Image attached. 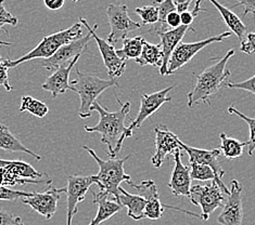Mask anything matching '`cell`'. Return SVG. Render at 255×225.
Returning a JSON list of instances; mask_svg holds the SVG:
<instances>
[{"mask_svg": "<svg viewBox=\"0 0 255 225\" xmlns=\"http://www.w3.org/2000/svg\"><path fill=\"white\" fill-rule=\"evenodd\" d=\"M225 87L230 88V89H241L255 95V75L252 76L251 78L247 79L245 81H240V82L226 81Z\"/></svg>", "mask_w": 255, "mask_h": 225, "instance_id": "cell-34", "label": "cell"}, {"mask_svg": "<svg viewBox=\"0 0 255 225\" xmlns=\"http://www.w3.org/2000/svg\"><path fill=\"white\" fill-rule=\"evenodd\" d=\"M5 24H9L11 26H16L19 24V19L16 16L12 15L10 12L5 9L4 4H3V0H0V30L3 27ZM1 45H10L9 42H4V41H0V46Z\"/></svg>", "mask_w": 255, "mask_h": 225, "instance_id": "cell-33", "label": "cell"}, {"mask_svg": "<svg viewBox=\"0 0 255 225\" xmlns=\"http://www.w3.org/2000/svg\"><path fill=\"white\" fill-rule=\"evenodd\" d=\"M83 149L87 150L89 155L97 161L99 166V172L95 176V184L98 185L99 192L105 193L109 196H113L115 202H118L120 196V187L123 182H130V175L125 173L124 163L129 159L131 155H127L124 158L110 157V159L103 160L96 154V151L84 145Z\"/></svg>", "mask_w": 255, "mask_h": 225, "instance_id": "cell-3", "label": "cell"}, {"mask_svg": "<svg viewBox=\"0 0 255 225\" xmlns=\"http://www.w3.org/2000/svg\"><path fill=\"white\" fill-rule=\"evenodd\" d=\"M93 203L98 205V211L89 225H100L122 210V206L115 200L109 199V195L105 193L93 192Z\"/></svg>", "mask_w": 255, "mask_h": 225, "instance_id": "cell-21", "label": "cell"}, {"mask_svg": "<svg viewBox=\"0 0 255 225\" xmlns=\"http://www.w3.org/2000/svg\"><path fill=\"white\" fill-rule=\"evenodd\" d=\"M235 53L234 49L229 50L216 63L206 68L200 75H197V82L187 95L188 106L193 108L201 103L211 105V96L216 94L225 86L227 78L230 76L227 63Z\"/></svg>", "mask_w": 255, "mask_h": 225, "instance_id": "cell-2", "label": "cell"}, {"mask_svg": "<svg viewBox=\"0 0 255 225\" xmlns=\"http://www.w3.org/2000/svg\"><path fill=\"white\" fill-rule=\"evenodd\" d=\"M0 167L20 179L26 180H40L45 176V173L39 172L29 163L22 160H5L0 159Z\"/></svg>", "mask_w": 255, "mask_h": 225, "instance_id": "cell-24", "label": "cell"}, {"mask_svg": "<svg viewBox=\"0 0 255 225\" xmlns=\"http://www.w3.org/2000/svg\"><path fill=\"white\" fill-rule=\"evenodd\" d=\"M95 184L94 175H68L66 186V225H72L73 218L77 214V206L82 203L89 191L90 186Z\"/></svg>", "mask_w": 255, "mask_h": 225, "instance_id": "cell-9", "label": "cell"}, {"mask_svg": "<svg viewBox=\"0 0 255 225\" xmlns=\"http://www.w3.org/2000/svg\"><path fill=\"white\" fill-rule=\"evenodd\" d=\"M117 100L121 104V108L117 112H109L107 108L101 106L98 101H96L92 106V112L99 114L98 124L94 127H84L87 132L100 133L101 142L107 145L110 157H117L125 140L132 137V132L125 126V119L130 112V103H122L118 98Z\"/></svg>", "mask_w": 255, "mask_h": 225, "instance_id": "cell-1", "label": "cell"}, {"mask_svg": "<svg viewBox=\"0 0 255 225\" xmlns=\"http://www.w3.org/2000/svg\"><path fill=\"white\" fill-rule=\"evenodd\" d=\"M191 180L194 181H213L218 178L214 170L206 165H198V163H189ZM223 180V179H221Z\"/></svg>", "mask_w": 255, "mask_h": 225, "instance_id": "cell-30", "label": "cell"}, {"mask_svg": "<svg viewBox=\"0 0 255 225\" xmlns=\"http://www.w3.org/2000/svg\"><path fill=\"white\" fill-rule=\"evenodd\" d=\"M228 114L237 115V116L244 119L249 126V129H250V140L248 141V147H249V156H254L255 155V118L248 117L246 115L242 114L240 111H238L236 107L230 106L228 108Z\"/></svg>", "mask_w": 255, "mask_h": 225, "instance_id": "cell-31", "label": "cell"}, {"mask_svg": "<svg viewBox=\"0 0 255 225\" xmlns=\"http://www.w3.org/2000/svg\"><path fill=\"white\" fill-rule=\"evenodd\" d=\"M76 79L70 82L72 91H74L81 99V105L78 108V116L82 119L92 117V106L97 98L109 88L118 87L117 79H102L92 74L82 73L76 69Z\"/></svg>", "mask_w": 255, "mask_h": 225, "instance_id": "cell-5", "label": "cell"}, {"mask_svg": "<svg viewBox=\"0 0 255 225\" xmlns=\"http://www.w3.org/2000/svg\"><path fill=\"white\" fill-rule=\"evenodd\" d=\"M155 133V151L151 157V162L154 168H160L169 155H174L177 150H181L179 147V139L165 125H160L154 128Z\"/></svg>", "mask_w": 255, "mask_h": 225, "instance_id": "cell-15", "label": "cell"}, {"mask_svg": "<svg viewBox=\"0 0 255 225\" xmlns=\"http://www.w3.org/2000/svg\"><path fill=\"white\" fill-rule=\"evenodd\" d=\"M144 38L141 36H137V37L132 38H125L123 40V47L122 49L117 50L118 56L123 59L124 61L127 60H137L140 57L142 47L144 44Z\"/></svg>", "mask_w": 255, "mask_h": 225, "instance_id": "cell-28", "label": "cell"}, {"mask_svg": "<svg viewBox=\"0 0 255 225\" xmlns=\"http://www.w3.org/2000/svg\"><path fill=\"white\" fill-rule=\"evenodd\" d=\"M165 23H166V26L168 28H177L181 25V20H180V13H178L177 11H174V12H171L167 16H166V20H165Z\"/></svg>", "mask_w": 255, "mask_h": 225, "instance_id": "cell-39", "label": "cell"}, {"mask_svg": "<svg viewBox=\"0 0 255 225\" xmlns=\"http://www.w3.org/2000/svg\"><path fill=\"white\" fill-rule=\"evenodd\" d=\"M180 149L185 150L187 155L189 156V163H198V165H206L211 167L214 170V172L218 178L223 179L225 175L224 169L220 162V156L222 154L221 150H200L189 147V145L181 142L180 140L178 141Z\"/></svg>", "mask_w": 255, "mask_h": 225, "instance_id": "cell-19", "label": "cell"}, {"mask_svg": "<svg viewBox=\"0 0 255 225\" xmlns=\"http://www.w3.org/2000/svg\"><path fill=\"white\" fill-rule=\"evenodd\" d=\"M236 7H242V15L246 16L249 13H252L255 15V0H238V2L233 5V8Z\"/></svg>", "mask_w": 255, "mask_h": 225, "instance_id": "cell-38", "label": "cell"}, {"mask_svg": "<svg viewBox=\"0 0 255 225\" xmlns=\"http://www.w3.org/2000/svg\"><path fill=\"white\" fill-rule=\"evenodd\" d=\"M224 193L228 195L229 191L227 186L224 184L223 180L215 179L206 185H192L190 188V202L200 207L202 211L201 217L202 221L209 220V218L213 212L223 207L225 204Z\"/></svg>", "mask_w": 255, "mask_h": 225, "instance_id": "cell-6", "label": "cell"}, {"mask_svg": "<svg viewBox=\"0 0 255 225\" xmlns=\"http://www.w3.org/2000/svg\"><path fill=\"white\" fill-rule=\"evenodd\" d=\"M92 38V34L88 33L86 36H83L68 45L62 46L51 58L42 61L41 65L47 71H57L61 66L72 62L76 57H81L82 53L87 50V46Z\"/></svg>", "mask_w": 255, "mask_h": 225, "instance_id": "cell-13", "label": "cell"}, {"mask_svg": "<svg viewBox=\"0 0 255 225\" xmlns=\"http://www.w3.org/2000/svg\"><path fill=\"white\" fill-rule=\"evenodd\" d=\"M174 89V86H169L167 88H164L163 90L156 91L154 93L151 94H141L140 98V108L137 117L131 120L130 125L127 127L128 130L133 132V130H137L140 127L145 119L152 116V115L159 111V108L165 104L167 102L172 101V96L169 95V92Z\"/></svg>", "mask_w": 255, "mask_h": 225, "instance_id": "cell-14", "label": "cell"}, {"mask_svg": "<svg viewBox=\"0 0 255 225\" xmlns=\"http://www.w3.org/2000/svg\"><path fill=\"white\" fill-rule=\"evenodd\" d=\"M20 113L28 112L29 114L38 118H44L49 113V107L46 103L32 98L31 95H23L21 99V105L19 108Z\"/></svg>", "mask_w": 255, "mask_h": 225, "instance_id": "cell-29", "label": "cell"}, {"mask_svg": "<svg viewBox=\"0 0 255 225\" xmlns=\"http://www.w3.org/2000/svg\"><path fill=\"white\" fill-rule=\"evenodd\" d=\"M80 58L81 57H76L72 62L61 66L57 71H54L53 74L48 77L46 81L41 84V88L45 91L50 92L52 98H57L58 95L65 93L68 90H72L69 79L73 68L76 65Z\"/></svg>", "mask_w": 255, "mask_h": 225, "instance_id": "cell-20", "label": "cell"}, {"mask_svg": "<svg viewBox=\"0 0 255 225\" xmlns=\"http://www.w3.org/2000/svg\"><path fill=\"white\" fill-rule=\"evenodd\" d=\"M188 30H193L191 26H186V25H180L177 28L168 29L165 32H157L156 35L161 38V49L163 53V64L160 68V74L162 76H165L167 74V68H168V62L169 59H171L174 50L176 49L183 38L185 37L186 33Z\"/></svg>", "mask_w": 255, "mask_h": 225, "instance_id": "cell-18", "label": "cell"}, {"mask_svg": "<svg viewBox=\"0 0 255 225\" xmlns=\"http://www.w3.org/2000/svg\"><path fill=\"white\" fill-rule=\"evenodd\" d=\"M78 1V0H73V2H77Z\"/></svg>", "mask_w": 255, "mask_h": 225, "instance_id": "cell-42", "label": "cell"}, {"mask_svg": "<svg viewBox=\"0 0 255 225\" xmlns=\"http://www.w3.org/2000/svg\"><path fill=\"white\" fill-rule=\"evenodd\" d=\"M174 156V168L167 186L175 196H186L189 198L191 188L190 167L185 166L181 161V150H177Z\"/></svg>", "mask_w": 255, "mask_h": 225, "instance_id": "cell-17", "label": "cell"}, {"mask_svg": "<svg viewBox=\"0 0 255 225\" xmlns=\"http://www.w3.org/2000/svg\"><path fill=\"white\" fill-rule=\"evenodd\" d=\"M118 203L127 208V216L135 221H140L144 219V209L147 202L140 195L129 194L126 190L121 186L120 187V196Z\"/></svg>", "mask_w": 255, "mask_h": 225, "instance_id": "cell-22", "label": "cell"}, {"mask_svg": "<svg viewBox=\"0 0 255 225\" xmlns=\"http://www.w3.org/2000/svg\"><path fill=\"white\" fill-rule=\"evenodd\" d=\"M135 62L141 66L150 65L160 69L163 64V53L161 46L144 41L140 57H139Z\"/></svg>", "mask_w": 255, "mask_h": 225, "instance_id": "cell-26", "label": "cell"}, {"mask_svg": "<svg viewBox=\"0 0 255 225\" xmlns=\"http://www.w3.org/2000/svg\"><path fill=\"white\" fill-rule=\"evenodd\" d=\"M221 139V151L224 154L225 158L229 160L237 159L244 153L245 147H248L247 142H240L237 139L229 138L224 132L220 135Z\"/></svg>", "mask_w": 255, "mask_h": 225, "instance_id": "cell-27", "label": "cell"}, {"mask_svg": "<svg viewBox=\"0 0 255 225\" xmlns=\"http://www.w3.org/2000/svg\"><path fill=\"white\" fill-rule=\"evenodd\" d=\"M232 36V32H225L221 35L214 36V37H209L203 40L196 41V42H180V44L176 47L174 50L171 59H169L168 62V68H167V76L172 75L174 73L177 72L179 69L183 68L184 65L189 63L194 56L203 50L205 47L210 46L211 44H214V42H221L226 38H229Z\"/></svg>", "mask_w": 255, "mask_h": 225, "instance_id": "cell-8", "label": "cell"}, {"mask_svg": "<svg viewBox=\"0 0 255 225\" xmlns=\"http://www.w3.org/2000/svg\"><path fill=\"white\" fill-rule=\"evenodd\" d=\"M8 71L9 69L7 66L4 65L3 61H2V57L0 56V86L3 87L5 89V91H12V86L9 83V75H8Z\"/></svg>", "mask_w": 255, "mask_h": 225, "instance_id": "cell-36", "label": "cell"}, {"mask_svg": "<svg viewBox=\"0 0 255 225\" xmlns=\"http://www.w3.org/2000/svg\"><path fill=\"white\" fill-rule=\"evenodd\" d=\"M80 22L83 26L87 28L88 33L92 34L93 38L96 40L97 45H98L99 51H100V54H101L102 60H103V64H105L110 78L117 79V78L122 76L124 74L125 69H126V61L121 59L118 56L117 50H115L113 45L109 44L106 39H102V38L98 37V35L96 34V30H97V28H98V24H95L94 28H92L89 26L88 22L85 20L84 17H81Z\"/></svg>", "mask_w": 255, "mask_h": 225, "instance_id": "cell-10", "label": "cell"}, {"mask_svg": "<svg viewBox=\"0 0 255 225\" xmlns=\"http://www.w3.org/2000/svg\"><path fill=\"white\" fill-rule=\"evenodd\" d=\"M65 187H49L42 193H31L28 197H23L21 199L24 205L31 207L33 210L38 212L46 220H50L56 215L60 196H61V194L65 193Z\"/></svg>", "mask_w": 255, "mask_h": 225, "instance_id": "cell-12", "label": "cell"}, {"mask_svg": "<svg viewBox=\"0 0 255 225\" xmlns=\"http://www.w3.org/2000/svg\"><path fill=\"white\" fill-rule=\"evenodd\" d=\"M127 184L135 188L138 192V195L142 196L147 205L144 209V219H150V220H159L163 217L164 209L167 206L163 205L160 200L159 192L155 182L152 180L142 181L140 184H133L132 182H127Z\"/></svg>", "mask_w": 255, "mask_h": 225, "instance_id": "cell-16", "label": "cell"}, {"mask_svg": "<svg viewBox=\"0 0 255 225\" xmlns=\"http://www.w3.org/2000/svg\"><path fill=\"white\" fill-rule=\"evenodd\" d=\"M0 150L11 153H26L34 157L36 160H41V156L28 150L13 133H12L7 126L0 124Z\"/></svg>", "mask_w": 255, "mask_h": 225, "instance_id": "cell-23", "label": "cell"}, {"mask_svg": "<svg viewBox=\"0 0 255 225\" xmlns=\"http://www.w3.org/2000/svg\"><path fill=\"white\" fill-rule=\"evenodd\" d=\"M135 12L140 17L141 25H155L159 22V10L155 5H144L141 8H136Z\"/></svg>", "mask_w": 255, "mask_h": 225, "instance_id": "cell-32", "label": "cell"}, {"mask_svg": "<svg viewBox=\"0 0 255 225\" xmlns=\"http://www.w3.org/2000/svg\"><path fill=\"white\" fill-rule=\"evenodd\" d=\"M209 1L214 4V7L221 13L224 22L226 23V25L232 30V33H234L238 37L240 42L244 40L247 35V26L240 20V17L234 13L232 10L218 2L217 0H209Z\"/></svg>", "mask_w": 255, "mask_h": 225, "instance_id": "cell-25", "label": "cell"}, {"mask_svg": "<svg viewBox=\"0 0 255 225\" xmlns=\"http://www.w3.org/2000/svg\"><path fill=\"white\" fill-rule=\"evenodd\" d=\"M64 3L65 0H44V4L46 5V8L51 11H57L63 8Z\"/></svg>", "mask_w": 255, "mask_h": 225, "instance_id": "cell-40", "label": "cell"}, {"mask_svg": "<svg viewBox=\"0 0 255 225\" xmlns=\"http://www.w3.org/2000/svg\"><path fill=\"white\" fill-rule=\"evenodd\" d=\"M107 16L111 27L107 41L113 46L121 39L127 38V35L132 30L142 27L140 23L130 19L128 8L125 4H110L107 9Z\"/></svg>", "mask_w": 255, "mask_h": 225, "instance_id": "cell-7", "label": "cell"}, {"mask_svg": "<svg viewBox=\"0 0 255 225\" xmlns=\"http://www.w3.org/2000/svg\"><path fill=\"white\" fill-rule=\"evenodd\" d=\"M240 50L247 54L255 53V33H249L240 42Z\"/></svg>", "mask_w": 255, "mask_h": 225, "instance_id": "cell-35", "label": "cell"}, {"mask_svg": "<svg viewBox=\"0 0 255 225\" xmlns=\"http://www.w3.org/2000/svg\"><path fill=\"white\" fill-rule=\"evenodd\" d=\"M81 37H83V25L80 22L73 24L69 28L46 36L33 50L16 60H4L3 63L8 69H14L22 63H25L27 61L34 59H49L62 46L68 45L73 40H76Z\"/></svg>", "mask_w": 255, "mask_h": 225, "instance_id": "cell-4", "label": "cell"}, {"mask_svg": "<svg viewBox=\"0 0 255 225\" xmlns=\"http://www.w3.org/2000/svg\"><path fill=\"white\" fill-rule=\"evenodd\" d=\"M242 191L244 186L239 181L233 180L228 194L225 200L222 214L218 216L217 222L221 225H242L244 221V205H242Z\"/></svg>", "mask_w": 255, "mask_h": 225, "instance_id": "cell-11", "label": "cell"}, {"mask_svg": "<svg viewBox=\"0 0 255 225\" xmlns=\"http://www.w3.org/2000/svg\"><path fill=\"white\" fill-rule=\"evenodd\" d=\"M23 221L20 217L0 210V225H20Z\"/></svg>", "mask_w": 255, "mask_h": 225, "instance_id": "cell-37", "label": "cell"}, {"mask_svg": "<svg viewBox=\"0 0 255 225\" xmlns=\"http://www.w3.org/2000/svg\"><path fill=\"white\" fill-rule=\"evenodd\" d=\"M20 225H24V223H22V224H20Z\"/></svg>", "mask_w": 255, "mask_h": 225, "instance_id": "cell-43", "label": "cell"}, {"mask_svg": "<svg viewBox=\"0 0 255 225\" xmlns=\"http://www.w3.org/2000/svg\"><path fill=\"white\" fill-rule=\"evenodd\" d=\"M192 0H174V3L176 5V10H177L178 13H183L189 10L190 4Z\"/></svg>", "mask_w": 255, "mask_h": 225, "instance_id": "cell-41", "label": "cell"}]
</instances>
